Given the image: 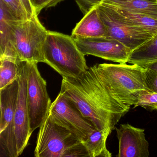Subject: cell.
Wrapping results in <instances>:
<instances>
[{"label": "cell", "mask_w": 157, "mask_h": 157, "mask_svg": "<svg viewBox=\"0 0 157 157\" xmlns=\"http://www.w3.org/2000/svg\"><path fill=\"white\" fill-rule=\"evenodd\" d=\"M60 92L98 129L113 131L130 108L113 95L97 65L78 78L62 77Z\"/></svg>", "instance_id": "cell-1"}, {"label": "cell", "mask_w": 157, "mask_h": 157, "mask_svg": "<svg viewBox=\"0 0 157 157\" xmlns=\"http://www.w3.org/2000/svg\"><path fill=\"white\" fill-rule=\"evenodd\" d=\"M45 63L62 77L77 78L89 67L72 36L48 31L44 49Z\"/></svg>", "instance_id": "cell-2"}, {"label": "cell", "mask_w": 157, "mask_h": 157, "mask_svg": "<svg viewBox=\"0 0 157 157\" xmlns=\"http://www.w3.org/2000/svg\"><path fill=\"white\" fill-rule=\"evenodd\" d=\"M97 68L113 95L124 104L136 105L140 92L147 90L145 70L138 64L104 63Z\"/></svg>", "instance_id": "cell-3"}, {"label": "cell", "mask_w": 157, "mask_h": 157, "mask_svg": "<svg viewBox=\"0 0 157 157\" xmlns=\"http://www.w3.org/2000/svg\"><path fill=\"white\" fill-rule=\"evenodd\" d=\"M34 155L36 157H89L81 140L52 122L48 115L39 127Z\"/></svg>", "instance_id": "cell-4"}, {"label": "cell", "mask_w": 157, "mask_h": 157, "mask_svg": "<svg viewBox=\"0 0 157 157\" xmlns=\"http://www.w3.org/2000/svg\"><path fill=\"white\" fill-rule=\"evenodd\" d=\"M12 43L20 61L44 63V49L48 31L37 15L25 21L9 19Z\"/></svg>", "instance_id": "cell-5"}, {"label": "cell", "mask_w": 157, "mask_h": 157, "mask_svg": "<svg viewBox=\"0 0 157 157\" xmlns=\"http://www.w3.org/2000/svg\"><path fill=\"white\" fill-rule=\"evenodd\" d=\"M96 8L106 27L107 36L118 40L132 51L153 36L148 31L129 21L111 4L102 2Z\"/></svg>", "instance_id": "cell-6"}, {"label": "cell", "mask_w": 157, "mask_h": 157, "mask_svg": "<svg viewBox=\"0 0 157 157\" xmlns=\"http://www.w3.org/2000/svg\"><path fill=\"white\" fill-rule=\"evenodd\" d=\"M27 63V103L30 129L33 133L47 118L52 103L48 93L46 82L41 76L37 63Z\"/></svg>", "instance_id": "cell-7"}, {"label": "cell", "mask_w": 157, "mask_h": 157, "mask_svg": "<svg viewBox=\"0 0 157 157\" xmlns=\"http://www.w3.org/2000/svg\"><path fill=\"white\" fill-rule=\"evenodd\" d=\"M19 88L18 78L6 88L0 90L1 150H3L4 153L10 157H17L13 119Z\"/></svg>", "instance_id": "cell-8"}, {"label": "cell", "mask_w": 157, "mask_h": 157, "mask_svg": "<svg viewBox=\"0 0 157 157\" xmlns=\"http://www.w3.org/2000/svg\"><path fill=\"white\" fill-rule=\"evenodd\" d=\"M48 117L53 123L67 129L81 140L95 128L76 105L60 92L51 104Z\"/></svg>", "instance_id": "cell-9"}, {"label": "cell", "mask_w": 157, "mask_h": 157, "mask_svg": "<svg viewBox=\"0 0 157 157\" xmlns=\"http://www.w3.org/2000/svg\"><path fill=\"white\" fill-rule=\"evenodd\" d=\"M19 65V92L13 119L17 157L27 147L33 133L31 132L27 103L28 63L20 61Z\"/></svg>", "instance_id": "cell-10"}, {"label": "cell", "mask_w": 157, "mask_h": 157, "mask_svg": "<svg viewBox=\"0 0 157 157\" xmlns=\"http://www.w3.org/2000/svg\"><path fill=\"white\" fill-rule=\"evenodd\" d=\"M72 38L80 51L85 56L91 55L113 62L127 63L132 52L123 43L110 36Z\"/></svg>", "instance_id": "cell-11"}, {"label": "cell", "mask_w": 157, "mask_h": 157, "mask_svg": "<svg viewBox=\"0 0 157 157\" xmlns=\"http://www.w3.org/2000/svg\"><path fill=\"white\" fill-rule=\"evenodd\" d=\"M118 140L117 157H148L149 144L146 139L145 129L129 124L115 127Z\"/></svg>", "instance_id": "cell-12"}, {"label": "cell", "mask_w": 157, "mask_h": 157, "mask_svg": "<svg viewBox=\"0 0 157 157\" xmlns=\"http://www.w3.org/2000/svg\"><path fill=\"white\" fill-rule=\"evenodd\" d=\"M71 36L82 38L108 36L106 27L99 15L96 6L90 10L76 25Z\"/></svg>", "instance_id": "cell-13"}, {"label": "cell", "mask_w": 157, "mask_h": 157, "mask_svg": "<svg viewBox=\"0 0 157 157\" xmlns=\"http://www.w3.org/2000/svg\"><path fill=\"white\" fill-rule=\"evenodd\" d=\"M0 59H7L19 63L20 61L12 43L9 23L10 18H14L1 2H0Z\"/></svg>", "instance_id": "cell-14"}, {"label": "cell", "mask_w": 157, "mask_h": 157, "mask_svg": "<svg viewBox=\"0 0 157 157\" xmlns=\"http://www.w3.org/2000/svg\"><path fill=\"white\" fill-rule=\"evenodd\" d=\"M112 131L107 128H95L81 142L88 152L89 157H111L112 153L106 148V142Z\"/></svg>", "instance_id": "cell-15"}, {"label": "cell", "mask_w": 157, "mask_h": 157, "mask_svg": "<svg viewBox=\"0 0 157 157\" xmlns=\"http://www.w3.org/2000/svg\"><path fill=\"white\" fill-rule=\"evenodd\" d=\"M118 8L157 18V0H105Z\"/></svg>", "instance_id": "cell-16"}, {"label": "cell", "mask_w": 157, "mask_h": 157, "mask_svg": "<svg viewBox=\"0 0 157 157\" xmlns=\"http://www.w3.org/2000/svg\"><path fill=\"white\" fill-rule=\"evenodd\" d=\"M157 59V33L130 53L128 63L141 64Z\"/></svg>", "instance_id": "cell-17"}, {"label": "cell", "mask_w": 157, "mask_h": 157, "mask_svg": "<svg viewBox=\"0 0 157 157\" xmlns=\"http://www.w3.org/2000/svg\"><path fill=\"white\" fill-rule=\"evenodd\" d=\"M111 5L118 12L120 13L126 19L133 24L148 31L152 36L157 33V18L147 14L127 10L114 6L112 4Z\"/></svg>", "instance_id": "cell-18"}, {"label": "cell", "mask_w": 157, "mask_h": 157, "mask_svg": "<svg viewBox=\"0 0 157 157\" xmlns=\"http://www.w3.org/2000/svg\"><path fill=\"white\" fill-rule=\"evenodd\" d=\"M0 63V90H2L18 78L19 63L7 59H1Z\"/></svg>", "instance_id": "cell-19"}, {"label": "cell", "mask_w": 157, "mask_h": 157, "mask_svg": "<svg viewBox=\"0 0 157 157\" xmlns=\"http://www.w3.org/2000/svg\"><path fill=\"white\" fill-rule=\"evenodd\" d=\"M13 18L17 21H25L32 18L25 10L21 0H0Z\"/></svg>", "instance_id": "cell-20"}, {"label": "cell", "mask_w": 157, "mask_h": 157, "mask_svg": "<svg viewBox=\"0 0 157 157\" xmlns=\"http://www.w3.org/2000/svg\"><path fill=\"white\" fill-rule=\"evenodd\" d=\"M138 65L145 70V81L148 90L157 93V59Z\"/></svg>", "instance_id": "cell-21"}, {"label": "cell", "mask_w": 157, "mask_h": 157, "mask_svg": "<svg viewBox=\"0 0 157 157\" xmlns=\"http://www.w3.org/2000/svg\"><path fill=\"white\" fill-rule=\"evenodd\" d=\"M138 106L148 110H157V93L149 91L147 90L142 91L137 102L133 108Z\"/></svg>", "instance_id": "cell-22"}, {"label": "cell", "mask_w": 157, "mask_h": 157, "mask_svg": "<svg viewBox=\"0 0 157 157\" xmlns=\"http://www.w3.org/2000/svg\"><path fill=\"white\" fill-rule=\"evenodd\" d=\"M64 0H32L36 14L38 16L42 10L55 7Z\"/></svg>", "instance_id": "cell-23"}, {"label": "cell", "mask_w": 157, "mask_h": 157, "mask_svg": "<svg viewBox=\"0 0 157 157\" xmlns=\"http://www.w3.org/2000/svg\"><path fill=\"white\" fill-rule=\"evenodd\" d=\"M83 15L105 0H75Z\"/></svg>", "instance_id": "cell-24"}, {"label": "cell", "mask_w": 157, "mask_h": 157, "mask_svg": "<svg viewBox=\"0 0 157 157\" xmlns=\"http://www.w3.org/2000/svg\"><path fill=\"white\" fill-rule=\"evenodd\" d=\"M21 1L26 11L31 17H33L35 15H37L36 14L34 8L31 0H21Z\"/></svg>", "instance_id": "cell-25"}, {"label": "cell", "mask_w": 157, "mask_h": 157, "mask_svg": "<svg viewBox=\"0 0 157 157\" xmlns=\"http://www.w3.org/2000/svg\"></svg>", "instance_id": "cell-26"}, {"label": "cell", "mask_w": 157, "mask_h": 157, "mask_svg": "<svg viewBox=\"0 0 157 157\" xmlns=\"http://www.w3.org/2000/svg\"><path fill=\"white\" fill-rule=\"evenodd\" d=\"M31 1H32V0H31Z\"/></svg>", "instance_id": "cell-27"}]
</instances>
